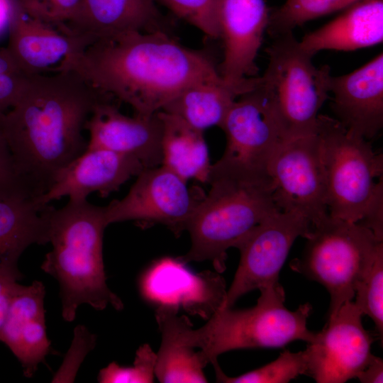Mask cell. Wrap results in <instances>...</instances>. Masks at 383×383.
Masks as SVG:
<instances>
[{
    "instance_id": "cell-23",
    "label": "cell",
    "mask_w": 383,
    "mask_h": 383,
    "mask_svg": "<svg viewBox=\"0 0 383 383\" xmlns=\"http://www.w3.org/2000/svg\"><path fill=\"white\" fill-rule=\"evenodd\" d=\"M258 77L231 84L217 76L196 81L184 89L162 111L174 114L197 130L218 126L235 99L257 84Z\"/></svg>"
},
{
    "instance_id": "cell-32",
    "label": "cell",
    "mask_w": 383,
    "mask_h": 383,
    "mask_svg": "<svg viewBox=\"0 0 383 383\" xmlns=\"http://www.w3.org/2000/svg\"><path fill=\"white\" fill-rule=\"evenodd\" d=\"M17 196L38 197L19 172L0 128V199Z\"/></svg>"
},
{
    "instance_id": "cell-9",
    "label": "cell",
    "mask_w": 383,
    "mask_h": 383,
    "mask_svg": "<svg viewBox=\"0 0 383 383\" xmlns=\"http://www.w3.org/2000/svg\"><path fill=\"white\" fill-rule=\"evenodd\" d=\"M204 195L162 165L145 168L123 199L104 206L106 221L108 226L126 221L157 223L179 235Z\"/></svg>"
},
{
    "instance_id": "cell-35",
    "label": "cell",
    "mask_w": 383,
    "mask_h": 383,
    "mask_svg": "<svg viewBox=\"0 0 383 383\" xmlns=\"http://www.w3.org/2000/svg\"><path fill=\"white\" fill-rule=\"evenodd\" d=\"M95 342V335L84 326H77L72 345L52 382H73L81 362L94 348Z\"/></svg>"
},
{
    "instance_id": "cell-11",
    "label": "cell",
    "mask_w": 383,
    "mask_h": 383,
    "mask_svg": "<svg viewBox=\"0 0 383 383\" xmlns=\"http://www.w3.org/2000/svg\"><path fill=\"white\" fill-rule=\"evenodd\" d=\"M313 228L306 218L279 211L255 227L236 246L240 262L220 308H230L242 296L279 282V274L298 237L306 238Z\"/></svg>"
},
{
    "instance_id": "cell-33",
    "label": "cell",
    "mask_w": 383,
    "mask_h": 383,
    "mask_svg": "<svg viewBox=\"0 0 383 383\" xmlns=\"http://www.w3.org/2000/svg\"><path fill=\"white\" fill-rule=\"evenodd\" d=\"M21 9L43 21L67 25L78 11L82 0H18Z\"/></svg>"
},
{
    "instance_id": "cell-4",
    "label": "cell",
    "mask_w": 383,
    "mask_h": 383,
    "mask_svg": "<svg viewBox=\"0 0 383 383\" xmlns=\"http://www.w3.org/2000/svg\"><path fill=\"white\" fill-rule=\"evenodd\" d=\"M48 220L52 249L41 269L59 283L64 320L73 321L83 304L97 311L109 305L121 310L123 304L108 287L104 270L103 235L108 226L104 206L87 199L69 200L60 209L50 205Z\"/></svg>"
},
{
    "instance_id": "cell-16",
    "label": "cell",
    "mask_w": 383,
    "mask_h": 383,
    "mask_svg": "<svg viewBox=\"0 0 383 383\" xmlns=\"http://www.w3.org/2000/svg\"><path fill=\"white\" fill-rule=\"evenodd\" d=\"M109 95L94 106L85 129L87 148L109 150L139 160L145 168L162 163V123L158 113L150 117L128 116L111 103Z\"/></svg>"
},
{
    "instance_id": "cell-12",
    "label": "cell",
    "mask_w": 383,
    "mask_h": 383,
    "mask_svg": "<svg viewBox=\"0 0 383 383\" xmlns=\"http://www.w3.org/2000/svg\"><path fill=\"white\" fill-rule=\"evenodd\" d=\"M363 315L353 301L328 316L304 350L308 372L318 383H343L357 376L374 357L372 335L362 323Z\"/></svg>"
},
{
    "instance_id": "cell-24",
    "label": "cell",
    "mask_w": 383,
    "mask_h": 383,
    "mask_svg": "<svg viewBox=\"0 0 383 383\" xmlns=\"http://www.w3.org/2000/svg\"><path fill=\"white\" fill-rule=\"evenodd\" d=\"M156 320L162 341L156 353L155 375L160 382H207L204 369L207 365L199 350L190 346L184 332L189 321L178 316V310L157 307Z\"/></svg>"
},
{
    "instance_id": "cell-22",
    "label": "cell",
    "mask_w": 383,
    "mask_h": 383,
    "mask_svg": "<svg viewBox=\"0 0 383 383\" xmlns=\"http://www.w3.org/2000/svg\"><path fill=\"white\" fill-rule=\"evenodd\" d=\"M299 41L311 55L323 50L350 51L382 42L383 0H360Z\"/></svg>"
},
{
    "instance_id": "cell-26",
    "label": "cell",
    "mask_w": 383,
    "mask_h": 383,
    "mask_svg": "<svg viewBox=\"0 0 383 383\" xmlns=\"http://www.w3.org/2000/svg\"><path fill=\"white\" fill-rule=\"evenodd\" d=\"M157 113L162 123L161 165L187 182L207 183L211 164L204 131L174 114Z\"/></svg>"
},
{
    "instance_id": "cell-36",
    "label": "cell",
    "mask_w": 383,
    "mask_h": 383,
    "mask_svg": "<svg viewBox=\"0 0 383 383\" xmlns=\"http://www.w3.org/2000/svg\"><path fill=\"white\" fill-rule=\"evenodd\" d=\"M21 274L17 266L0 268V332L6 320L11 300Z\"/></svg>"
},
{
    "instance_id": "cell-31",
    "label": "cell",
    "mask_w": 383,
    "mask_h": 383,
    "mask_svg": "<svg viewBox=\"0 0 383 383\" xmlns=\"http://www.w3.org/2000/svg\"><path fill=\"white\" fill-rule=\"evenodd\" d=\"M156 353L148 344L138 348L135 353L133 365L120 366L113 362L99 371L98 381L100 383H149L155 376Z\"/></svg>"
},
{
    "instance_id": "cell-38",
    "label": "cell",
    "mask_w": 383,
    "mask_h": 383,
    "mask_svg": "<svg viewBox=\"0 0 383 383\" xmlns=\"http://www.w3.org/2000/svg\"><path fill=\"white\" fill-rule=\"evenodd\" d=\"M20 7L18 0H0V29H7Z\"/></svg>"
},
{
    "instance_id": "cell-17",
    "label": "cell",
    "mask_w": 383,
    "mask_h": 383,
    "mask_svg": "<svg viewBox=\"0 0 383 383\" xmlns=\"http://www.w3.org/2000/svg\"><path fill=\"white\" fill-rule=\"evenodd\" d=\"M144 169L134 157L103 148H87L56 174L49 188L36 200L41 205L64 196L69 200H85L94 192L106 197Z\"/></svg>"
},
{
    "instance_id": "cell-27",
    "label": "cell",
    "mask_w": 383,
    "mask_h": 383,
    "mask_svg": "<svg viewBox=\"0 0 383 383\" xmlns=\"http://www.w3.org/2000/svg\"><path fill=\"white\" fill-rule=\"evenodd\" d=\"M360 0H285L279 8L270 11L267 30L273 38L292 32L297 26L346 9Z\"/></svg>"
},
{
    "instance_id": "cell-25",
    "label": "cell",
    "mask_w": 383,
    "mask_h": 383,
    "mask_svg": "<svg viewBox=\"0 0 383 383\" xmlns=\"http://www.w3.org/2000/svg\"><path fill=\"white\" fill-rule=\"evenodd\" d=\"M35 197L0 199V268L17 266L22 252L30 245L48 243L50 204Z\"/></svg>"
},
{
    "instance_id": "cell-28",
    "label": "cell",
    "mask_w": 383,
    "mask_h": 383,
    "mask_svg": "<svg viewBox=\"0 0 383 383\" xmlns=\"http://www.w3.org/2000/svg\"><path fill=\"white\" fill-rule=\"evenodd\" d=\"M213 366L216 382L224 383H287L299 375H307L308 372L304 350H284L275 360L238 377L227 376L218 363Z\"/></svg>"
},
{
    "instance_id": "cell-13",
    "label": "cell",
    "mask_w": 383,
    "mask_h": 383,
    "mask_svg": "<svg viewBox=\"0 0 383 383\" xmlns=\"http://www.w3.org/2000/svg\"><path fill=\"white\" fill-rule=\"evenodd\" d=\"M226 137L219 160L268 173V166L284 142L272 104L260 84L238 96L221 126Z\"/></svg>"
},
{
    "instance_id": "cell-14",
    "label": "cell",
    "mask_w": 383,
    "mask_h": 383,
    "mask_svg": "<svg viewBox=\"0 0 383 383\" xmlns=\"http://www.w3.org/2000/svg\"><path fill=\"white\" fill-rule=\"evenodd\" d=\"M6 48L18 67L27 76L71 71L75 59L89 39L74 34L66 26L36 18L20 6L12 18Z\"/></svg>"
},
{
    "instance_id": "cell-29",
    "label": "cell",
    "mask_w": 383,
    "mask_h": 383,
    "mask_svg": "<svg viewBox=\"0 0 383 383\" xmlns=\"http://www.w3.org/2000/svg\"><path fill=\"white\" fill-rule=\"evenodd\" d=\"M354 297L355 306L362 315L372 320L382 341L383 247L378 250L370 269L357 283Z\"/></svg>"
},
{
    "instance_id": "cell-2",
    "label": "cell",
    "mask_w": 383,
    "mask_h": 383,
    "mask_svg": "<svg viewBox=\"0 0 383 383\" xmlns=\"http://www.w3.org/2000/svg\"><path fill=\"white\" fill-rule=\"evenodd\" d=\"M71 70L144 117L162 111L189 84L220 74L208 55L163 31L95 42L79 55Z\"/></svg>"
},
{
    "instance_id": "cell-8",
    "label": "cell",
    "mask_w": 383,
    "mask_h": 383,
    "mask_svg": "<svg viewBox=\"0 0 383 383\" xmlns=\"http://www.w3.org/2000/svg\"><path fill=\"white\" fill-rule=\"evenodd\" d=\"M266 51L269 62L260 84L284 139L316 134L318 111L330 92V67L314 66L292 32L273 37Z\"/></svg>"
},
{
    "instance_id": "cell-15",
    "label": "cell",
    "mask_w": 383,
    "mask_h": 383,
    "mask_svg": "<svg viewBox=\"0 0 383 383\" xmlns=\"http://www.w3.org/2000/svg\"><path fill=\"white\" fill-rule=\"evenodd\" d=\"M179 257H164L142 275L140 289L157 307H170L210 317L224 301L225 281L218 273L194 274Z\"/></svg>"
},
{
    "instance_id": "cell-6",
    "label": "cell",
    "mask_w": 383,
    "mask_h": 383,
    "mask_svg": "<svg viewBox=\"0 0 383 383\" xmlns=\"http://www.w3.org/2000/svg\"><path fill=\"white\" fill-rule=\"evenodd\" d=\"M260 295L251 308L234 310L219 308L198 329L189 322L184 329L187 343L206 365H215L226 352L249 348H282L291 342L311 341L313 332L307 328L312 306L300 305L291 311L284 305L285 293L279 282L259 289Z\"/></svg>"
},
{
    "instance_id": "cell-37",
    "label": "cell",
    "mask_w": 383,
    "mask_h": 383,
    "mask_svg": "<svg viewBox=\"0 0 383 383\" xmlns=\"http://www.w3.org/2000/svg\"><path fill=\"white\" fill-rule=\"evenodd\" d=\"M362 383H382L383 382V361L382 359L374 356L368 365L357 376Z\"/></svg>"
},
{
    "instance_id": "cell-5",
    "label": "cell",
    "mask_w": 383,
    "mask_h": 383,
    "mask_svg": "<svg viewBox=\"0 0 383 383\" xmlns=\"http://www.w3.org/2000/svg\"><path fill=\"white\" fill-rule=\"evenodd\" d=\"M316 135L326 173L329 215L383 237V158L367 139L319 114Z\"/></svg>"
},
{
    "instance_id": "cell-3",
    "label": "cell",
    "mask_w": 383,
    "mask_h": 383,
    "mask_svg": "<svg viewBox=\"0 0 383 383\" xmlns=\"http://www.w3.org/2000/svg\"><path fill=\"white\" fill-rule=\"evenodd\" d=\"M210 189L196 207L187 228L191 238L184 262L210 261L217 272L226 270L227 250L236 248L255 227L281 211L273 199L268 173L219 160L211 165Z\"/></svg>"
},
{
    "instance_id": "cell-18",
    "label": "cell",
    "mask_w": 383,
    "mask_h": 383,
    "mask_svg": "<svg viewBox=\"0 0 383 383\" xmlns=\"http://www.w3.org/2000/svg\"><path fill=\"white\" fill-rule=\"evenodd\" d=\"M269 17L264 0H221L219 27L224 54L218 72L227 82L239 84L257 74L255 58Z\"/></svg>"
},
{
    "instance_id": "cell-20",
    "label": "cell",
    "mask_w": 383,
    "mask_h": 383,
    "mask_svg": "<svg viewBox=\"0 0 383 383\" xmlns=\"http://www.w3.org/2000/svg\"><path fill=\"white\" fill-rule=\"evenodd\" d=\"M66 26L92 44L133 32L169 33L170 24L155 0H82Z\"/></svg>"
},
{
    "instance_id": "cell-10",
    "label": "cell",
    "mask_w": 383,
    "mask_h": 383,
    "mask_svg": "<svg viewBox=\"0 0 383 383\" xmlns=\"http://www.w3.org/2000/svg\"><path fill=\"white\" fill-rule=\"evenodd\" d=\"M273 199L281 211L298 213L312 225L328 214L327 186L316 134L282 143L268 166Z\"/></svg>"
},
{
    "instance_id": "cell-34",
    "label": "cell",
    "mask_w": 383,
    "mask_h": 383,
    "mask_svg": "<svg viewBox=\"0 0 383 383\" xmlns=\"http://www.w3.org/2000/svg\"><path fill=\"white\" fill-rule=\"evenodd\" d=\"M28 77L18 67L6 48H1L0 117L16 104Z\"/></svg>"
},
{
    "instance_id": "cell-21",
    "label": "cell",
    "mask_w": 383,
    "mask_h": 383,
    "mask_svg": "<svg viewBox=\"0 0 383 383\" xmlns=\"http://www.w3.org/2000/svg\"><path fill=\"white\" fill-rule=\"evenodd\" d=\"M45 294L41 282L29 286L18 284L0 332V341L17 357L27 377L35 374L51 348L45 327Z\"/></svg>"
},
{
    "instance_id": "cell-19",
    "label": "cell",
    "mask_w": 383,
    "mask_h": 383,
    "mask_svg": "<svg viewBox=\"0 0 383 383\" xmlns=\"http://www.w3.org/2000/svg\"><path fill=\"white\" fill-rule=\"evenodd\" d=\"M336 119L365 139L374 138L383 126V55L349 74L329 82Z\"/></svg>"
},
{
    "instance_id": "cell-7",
    "label": "cell",
    "mask_w": 383,
    "mask_h": 383,
    "mask_svg": "<svg viewBox=\"0 0 383 383\" xmlns=\"http://www.w3.org/2000/svg\"><path fill=\"white\" fill-rule=\"evenodd\" d=\"M300 257L290 267L323 285L330 294L328 316L355 296L358 281L383 247L368 228L329 213L313 225Z\"/></svg>"
},
{
    "instance_id": "cell-30",
    "label": "cell",
    "mask_w": 383,
    "mask_h": 383,
    "mask_svg": "<svg viewBox=\"0 0 383 383\" xmlns=\"http://www.w3.org/2000/svg\"><path fill=\"white\" fill-rule=\"evenodd\" d=\"M208 37L220 38L221 0H155Z\"/></svg>"
},
{
    "instance_id": "cell-1",
    "label": "cell",
    "mask_w": 383,
    "mask_h": 383,
    "mask_svg": "<svg viewBox=\"0 0 383 383\" xmlns=\"http://www.w3.org/2000/svg\"><path fill=\"white\" fill-rule=\"evenodd\" d=\"M105 95L72 70L32 75L16 104L0 117L16 165L38 196L86 150L83 131Z\"/></svg>"
}]
</instances>
